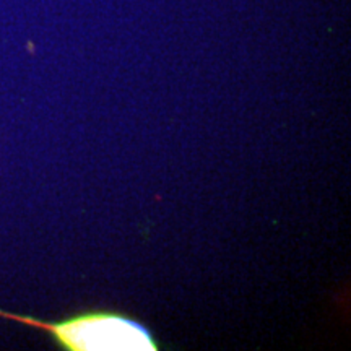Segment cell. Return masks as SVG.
<instances>
[{"mask_svg":"<svg viewBox=\"0 0 351 351\" xmlns=\"http://www.w3.org/2000/svg\"><path fill=\"white\" fill-rule=\"evenodd\" d=\"M0 317L44 330L65 351H158L150 328L117 311H85L59 322H44L32 315L5 313Z\"/></svg>","mask_w":351,"mask_h":351,"instance_id":"6da1fadb","label":"cell"}]
</instances>
